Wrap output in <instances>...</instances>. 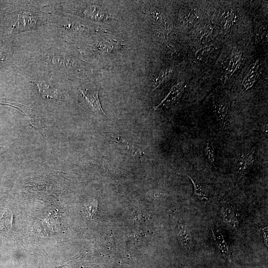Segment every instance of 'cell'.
Listing matches in <instances>:
<instances>
[{"label": "cell", "mask_w": 268, "mask_h": 268, "mask_svg": "<svg viewBox=\"0 0 268 268\" xmlns=\"http://www.w3.org/2000/svg\"><path fill=\"white\" fill-rule=\"evenodd\" d=\"M49 15L44 12L34 2L22 1L14 12L8 28V33L15 35L35 30L48 24Z\"/></svg>", "instance_id": "cell-1"}, {"label": "cell", "mask_w": 268, "mask_h": 268, "mask_svg": "<svg viewBox=\"0 0 268 268\" xmlns=\"http://www.w3.org/2000/svg\"><path fill=\"white\" fill-rule=\"evenodd\" d=\"M40 59L53 69L67 73L86 70L87 64L79 59L61 50L48 52Z\"/></svg>", "instance_id": "cell-2"}, {"label": "cell", "mask_w": 268, "mask_h": 268, "mask_svg": "<svg viewBox=\"0 0 268 268\" xmlns=\"http://www.w3.org/2000/svg\"><path fill=\"white\" fill-rule=\"evenodd\" d=\"M37 87L40 95L44 99L63 100V95L57 86L46 80L31 81Z\"/></svg>", "instance_id": "cell-3"}, {"label": "cell", "mask_w": 268, "mask_h": 268, "mask_svg": "<svg viewBox=\"0 0 268 268\" xmlns=\"http://www.w3.org/2000/svg\"><path fill=\"white\" fill-rule=\"evenodd\" d=\"M256 155V148L243 152L240 156L237 165L236 177L238 180L241 179L253 166Z\"/></svg>", "instance_id": "cell-4"}, {"label": "cell", "mask_w": 268, "mask_h": 268, "mask_svg": "<svg viewBox=\"0 0 268 268\" xmlns=\"http://www.w3.org/2000/svg\"><path fill=\"white\" fill-rule=\"evenodd\" d=\"M82 98L89 107L95 113L99 115L107 117L101 107L98 97L99 90L96 88H79Z\"/></svg>", "instance_id": "cell-5"}, {"label": "cell", "mask_w": 268, "mask_h": 268, "mask_svg": "<svg viewBox=\"0 0 268 268\" xmlns=\"http://www.w3.org/2000/svg\"><path fill=\"white\" fill-rule=\"evenodd\" d=\"M185 90L183 82L173 85L166 97L157 105L155 109L161 108H167L178 103L181 99Z\"/></svg>", "instance_id": "cell-6"}, {"label": "cell", "mask_w": 268, "mask_h": 268, "mask_svg": "<svg viewBox=\"0 0 268 268\" xmlns=\"http://www.w3.org/2000/svg\"><path fill=\"white\" fill-rule=\"evenodd\" d=\"M178 238L183 247L188 252L193 249V237L188 225L184 222L178 224L177 228Z\"/></svg>", "instance_id": "cell-7"}, {"label": "cell", "mask_w": 268, "mask_h": 268, "mask_svg": "<svg viewBox=\"0 0 268 268\" xmlns=\"http://www.w3.org/2000/svg\"><path fill=\"white\" fill-rule=\"evenodd\" d=\"M220 213L224 222L231 228L238 229V219L234 206L230 203L224 202L220 209Z\"/></svg>", "instance_id": "cell-8"}, {"label": "cell", "mask_w": 268, "mask_h": 268, "mask_svg": "<svg viewBox=\"0 0 268 268\" xmlns=\"http://www.w3.org/2000/svg\"><path fill=\"white\" fill-rule=\"evenodd\" d=\"M212 235L215 243L222 256L231 262V255L229 246L220 231L216 227L211 229Z\"/></svg>", "instance_id": "cell-9"}, {"label": "cell", "mask_w": 268, "mask_h": 268, "mask_svg": "<svg viewBox=\"0 0 268 268\" xmlns=\"http://www.w3.org/2000/svg\"><path fill=\"white\" fill-rule=\"evenodd\" d=\"M259 67L257 61L248 67L242 83L244 90H247L251 88L257 81L259 76Z\"/></svg>", "instance_id": "cell-10"}, {"label": "cell", "mask_w": 268, "mask_h": 268, "mask_svg": "<svg viewBox=\"0 0 268 268\" xmlns=\"http://www.w3.org/2000/svg\"><path fill=\"white\" fill-rule=\"evenodd\" d=\"M242 55L240 52H235L231 57L229 64L225 73V80L229 79L241 64Z\"/></svg>", "instance_id": "cell-11"}, {"label": "cell", "mask_w": 268, "mask_h": 268, "mask_svg": "<svg viewBox=\"0 0 268 268\" xmlns=\"http://www.w3.org/2000/svg\"><path fill=\"white\" fill-rule=\"evenodd\" d=\"M13 213L9 208L4 209L0 216V232H7L12 227Z\"/></svg>", "instance_id": "cell-12"}, {"label": "cell", "mask_w": 268, "mask_h": 268, "mask_svg": "<svg viewBox=\"0 0 268 268\" xmlns=\"http://www.w3.org/2000/svg\"><path fill=\"white\" fill-rule=\"evenodd\" d=\"M228 108L227 104L225 101H221L215 105V113L222 128L225 126Z\"/></svg>", "instance_id": "cell-13"}, {"label": "cell", "mask_w": 268, "mask_h": 268, "mask_svg": "<svg viewBox=\"0 0 268 268\" xmlns=\"http://www.w3.org/2000/svg\"><path fill=\"white\" fill-rule=\"evenodd\" d=\"M188 177L193 185L194 196L201 200H208L209 196L205 186L194 181L190 176H188Z\"/></svg>", "instance_id": "cell-14"}, {"label": "cell", "mask_w": 268, "mask_h": 268, "mask_svg": "<svg viewBox=\"0 0 268 268\" xmlns=\"http://www.w3.org/2000/svg\"><path fill=\"white\" fill-rule=\"evenodd\" d=\"M117 47L116 43L111 41H100L95 46L93 51L97 53H111Z\"/></svg>", "instance_id": "cell-15"}, {"label": "cell", "mask_w": 268, "mask_h": 268, "mask_svg": "<svg viewBox=\"0 0 268 268\" xmlns=\"http://www.w3.org/2000/svg\"><path fill=\"white\" fill-rule=\"evenodd\" d=\"M204 150L208 160L210 163L214 165L215 159L214 147L213 140L211 137H209L207 139Z\"/></svg>", "instance_id": "cell-16"}, {"label": "cell", "mask_w": 268, "mask_h": 268, "mask_svg": "<svg viewBox=\"0 0 268 268\" xmlns=\"http://www.w3.org/2000/svg\"><path fill=\"white\" fill-rule=\"evenodd\" d=\"M171 73L170 69H166L162 70L159 73L157 79L155 80V86L156 87L165 81Z\"/></svg>", "instance_id": "cell-17"}, {"label": "cell", "mask_w": 268, "mask_h": 268, "mask_svg": "<svg viewBox=\"0 0 268 268\" xmlns=\"http://www.w3.org/2000/svg\"><path fill=\"white\" fill-rule=\"evenodd\" d=\"M96 207V202L93 201L92 202L88 203L85 205V206H84V210L87 214L89 215H92L95 212Z\"/></svg>", "instance_id": "cell-18"}, {"label": "cell", "mask_w": 268, "mask_h": 268, "mask_svg": "<svg viewBox=\"0 0 268 268\" xmlns=\"http://www.w3.org/2000/svg\"><path fill=\"white\" fill-rule=\"evenodd\" d=\"M261 231V233H262V237H263V242H264L265 246L267 247H268V226H263V227H262Z\"/></svg>", "instance_id": "cell-19"}, {"label": "cell", "mask_w": 268, "mask_h": 268, "mask_svg": "<svg viewBox=\"0 0 268 268\" xmlns=\"http://www.w3.org/2000/svg\"><path fill=\"white\" fill-rule=\"evenodd\" d=\"M233 17H234L233 13H231L230 14L228 15V16L227 17V22L226 24V26L227 27H230V26L231 24V23L233 21Z\"/></svg>", "instance_id": "cell-20"}, {"label": "cell", "mask_w": 268, "mask_h": 268, "mask_svg": "<svg viewBox=\"0 0 268 268\" xmlns=\"http://www.w3.org/2000/svg\"><path fill=\"white\" fill-rule=\"evenodd\" d=\"M6 60V56L4 52L0 49V66H1Z\"/></svg>", "instance_id": "cell-21"}, {"label": "cell", "mask_w": 268, "mask_h": 268, "mask_svg": "<svg viewBox=\"0 0 268 268\" xmlns=\"http://www.w3.org/2000/svg\"><path fill=\"white\" fill-rule=\"evenodd\" d=\"M1 146H2L1 144H0V148L1 147Z\"/></svg>", "instance_id": "cell-22"}]
</instances>
